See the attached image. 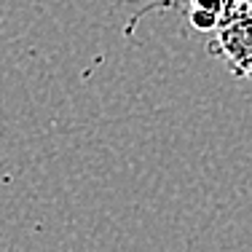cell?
I'll use <instances>...</instances> for the list:
<instances>
[{
  "label": "cell",
  "instance_id": "obj_2",
  "mask_svg": "<svg viewBox=\"0 0 252 252\" xmlns=\"http://www.w3.org/2000/svg\"><path fill=\"white\" fill-rule=\"evenodd\" d=\"M188 3H190L188 11L190 27L199 30V32H215L236 11V5L242 0H188Z\"/></svg>",
  "mask_w": 252,
  "mask_h": 252
},
{
  "label": "cell",
  "instance_id": "obj_1",
  "mask_svg": "<svg viewBox=\"0 0 252 252\" xmlns=\"http://www.w3.org/2000/svg\"><path fill=\"white\" fill-rule=\"evenodd\" d=\"M215 54L236 78H252V3L242 0L215 30Z\"/></svg>",
  "mask_w": 252,
  "mask_h": 252
}]
</instances>
